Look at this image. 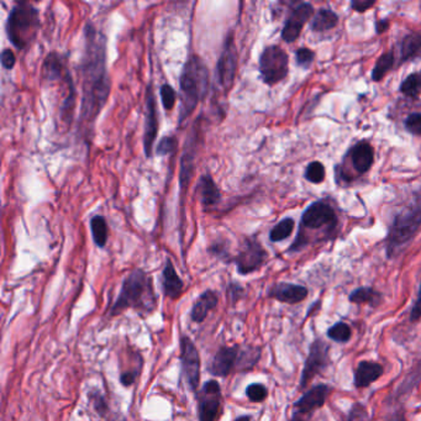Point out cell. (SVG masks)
Listing matches in <instances>:
<instances>
[{
  "label": "cell",
  "instance_id": "cell-11",
  "mask_svg": "<svg viewBox=\"0 0 421 421\" xmlns=\"http://www.w3.org/2000/svg\"><path fill=\"white\" fill-rule=\"evenodd\" d=\"M199 421H217L222 413L223 394L217 380L206 382L197 394Z\"/></svg>",
  "mask_w": 421,
  "mask_h": 421
},
{
  "label": "cell",
  "instance_id": "cell-38",
  "mask_svg": "<svg viewBox=\"0 0 421 421\" xmlns=\"http://www.w3.org/2000/svg\"><path fill=\"white\" fill-rule=\"evenodd\" d=\"M160 93H161L163 108L166 109L167 111L172 110L175 107V100H177V93L173 89V87L169 85H163Z\"/></svg>",
  "mask_w": 421,
  "mask_h": 421
},
{
  "label": "cell",
  "instance_id": "cell-17",
  "mask_svg": "<svg viewBox=\"0 0 421 421\" xmlns=\"http://www.w3.org/2000/svg\"><path fill=\"white\" fill-rule=\"evenodd\" d=\"M197 124H194L192 133L189 135V139L186 142L184 153L182 156L181 172H180V187L181 191H186L189 183L192 181L193 173H194V166H195V157L198 152L199 130Z\"/></svg>",
  "mask_w": 421,
  "mask_h": 421
},
{
  "label": "cell",
  "instance_id": "cell-7",
  "mask_svg": "<svg viewBox=\"0 0 421 421\" xmlns=\"http://www.w3.org/2000/svg\"><path fill=\"white\" fill-rule=\"evenodd\" d=\"M259 68L263 83L276 85L288 76V54L277 45L267 46L259 56Z\"/></svg>",
  "mask_w": 421,
  "mask_h": 421
},
{
  "label": "cell",
  "instance_id": "cell-13",
  "mask_svg": "<svg viewBox=\"0 0 421 421\" xmlns=\"http://www.w3.org/2000/svg\"><path fill=\"white\" fill-rule=\"evenodd\" d=\"M337 225V215L334 208L326 202H315L309 205L303 213L301 228L319 230L323 228L335 229Z\"/></svg>",
  "mask_w": 421,
  "mask_h": 421
},
{
  "label": "cell",
  "instance_id": "cell-5",
  "mask_svg": "<svg viewBox=\"0 0 421 421\" xmlns=\"http://www.w3.org/2000/svg\"><path fill=\"white\" fill-rule=\"evenodd\" d=\"M40 30L39 10L29 3L14 6L6 21V34L14 47L26 50L35 41Z\"/></svg>",
  "mask_w": 421,
  "mask_h": 421
},
{
  "label": "cell",
  "instance_id": "cell-32",
  "mask_svg": "<svg viewBox=\"0 0 421 421\" xmlns=\"http://www.w3.org/2000/svg\"><path fill=\"white\" fill-rule=\"evenodd\" d=\"M294 219L292 217H285L271 230L270 233V240L272 242H281L283 240H287L289 236L294 230Z\"/></svg>",
  "mask_w": 421,
  "mask_h": 421
},
{
  "label": "cell",
  "instance_id": "cell-43",
  "mask_svg": "<svg viewBox=\"0 0 421 421\" xmlns=\"http://www.w3.org/2000/svg\"><path fill=\"white\" fill-rule=\"evenodd\" d=\"M15 54L12 52L10 48H6L1 54V65L6 69H12V67L15 66Z\"/></svg>",
  "mask_w": 421,
  "mask_h": 421
},
{
  "label": "cell",
  "instance_id": "cell-31",
  "mask_svg": "<svg viewBox=\"0 0 421 421\" xmlns=\"http://www.w3.org/2000/svg\"><path fill=\"white\" fill-rule=\"evenodd\" d=\"M326 336L337 343H347L352 337V330L345 321H337L326 331Z\"/></svg>",
  "mask_w": 421,
  "mask_h": 421
},
{
  "label": "cell",
  "instance_id": "cell-23",
  "mask_svg": "<svg viewBox=\"0 0 421 421\" xmlns=\"http://www.w3.org/2000/svg\"><path fill=\"white\" fill-rule=\"evenodd\" d=\"M195 194L204 208H211L222 200V193L210 175H203L199 178Z\"/></svg>",
  "mask_w": 421,
  "mask_h": 421
},
{
  "label": "cell",
  "instance_id": "cell-2",
  "mask_svg": "<svg viewBox=\"0 0 421 421\" xmlns=\"http://www.w3.org/2000/svg\"><path fill=\"white\" fill-rule=\"evenodd\" d=\"M157 307V295L150 274L144 270H133L127 274L121 285L110 315H119L127 309H133L142 315L152 314Z\"/></svg>",
  "mask_w": 421,
  "mask_h": 421
},
{
  "label": "cell",
  "instance_id": "cell-10",
  "mask_svg": "<svg viewBox=\"0 0 421 421\" xmlns=\"http://www.w3.org/2000/svg\"><path fill=\"white\" fill-rule=\"evenodd\" d=\"M268 259V252L256 237H246L233 261L241 276L259 271Z\"/></svg>",
  "mask_w": 421,
  "mask_h": 421
},
{
  "label": "cell",
  "instance_id": "cell-33",
  "mask_svg": "<svg viewBox=\"0 0 421 421\" xmlns=\"http://www.w3.org/2000/svg\"><path fill=\"white\" fill-rule=\"evenodd\" d=\"M304 177L307 182L314 183V184H319L321 182L325 181L326 169L325 166L319 161H313L309 163L304 172Z\"/></svg>",
  "mask_w": 421,
  "mask_h": 421
},
{
  "label": "cell",
  "instance_id": "cell-39",
  "mask_svg": "<svg viewBox=\"0 0 421 421\" xmlns=\"http://www.w3.org/2000/svg\"><path fill=\"white\" fill-rule=\"evenodd\" d=\"M404 127L408 133L414 136H421V113L408 115L404 121Z\"/></svg>",
  "mask_w": 421,
  "mask_h": 421
},
{
  "label": "cell",
  "instance_id": "cell-42",
  "mask_svg": "<svg viewBox=\"0 0 421 421\" xmlns=\"http://www.w3.org/2000/svg\"><path fill=\"white\" fill-rule=\"evenodd\" d=\"M421 320V282L419 285V292H418V296H416L415 303L413 304L411 310H410V321L413 324H415L418 321Z\"/></svg>",
  "mask_w": 421,
  "mask_h": 421
},
{
  "label": "cell",
  "instance_id": "cell-12",
  "mask_svg": "<svg viewBox=\"0 0 421 421\" xmlns=\"http://www.w3.org/2000/svg\"><path fill=\"white\" fill-rule=\"evenodd\" d=\"M180 349H181L180 358H181L182 372L186 377L191 391L197 393L200 385V355L198 349L191 337L183 335L180 341Z\"/></svg>",
  "mask_w": 421,
  "mask_h": 421
},
{
  "label": "cell",
  "instance_id": "cell-35",
  "mask_svg": "<svg viewBox=\"0 0 421 421\" xmlns=\"http://www.w3.org/2000/svg\"><path fill=\"white\" fill-rule=\"evenodd\" d=\"M295 60H296L298 66L304 69H309V67L313 65L314 60H315V52L307 47L298 48L295 52Z\"/></svg>",
  "mask_w": 421,
  "mask_h": 421
},
{
  "label": "cell",
  "instance_id": "cell-16",
  "mask_svg": "<svg viewBox=\"0 0 421 421\" xmlns=\"http://www.w3.org/2000/svg\"><path fill=\"white\" fill-rule=\"evenodd\" d=\"M158 133V115H157L156 96L149 85L146 89V116H144V155L147 158L152 157L153 144Z\"/></svg>",
  "mask_w": 421,
  "mask_h": 421
},
{
  "label": "cell",
  "instance_id": "cell-45",
  "mask_svg": "<svg viewBox=\"0 0 421 421\" xmlns=\"http://www.w3.org/2000/svg\"><path fill=\"white\" fill-rule=\"evenodd\" d=\"M388 28H389V21H388L387 19L378 20V21L376 23V30H377V34H383V32L388 30Z\"/></svg>",
  "mask_w": 421,
  "mask_h": 421
},
{
  "label": "cell",
  "instance_id": "cell-24",
  "mask_svg": "<svg viewBox=\"0 0 421 421\" xmlns=\"http://www.w3.org/2000/svg\"><path fill=\"white\" fill-rule=\"evenodd\" d=\"M43 77L47 80H58L71 77V73L67 69L65 60L61 54L52 52L47 54L46 60L43 62Z\"/></svg>",
  "mask_w": 421,
  "mask_h": 421
},
{
  "label": "cell",
  "instance_id": "cell-40",
  "mask_svg": "<svg viewBox=\"0 0 421 421\" xmlns=\"http://www.w3.org/2000/svg\"><path fill=\"white\" fill-rule=\"evenodd\" d=\"M89 399L91 404L94 407L96 413L100 416H105L109 413V405L105 400V398L102 397L99 391H91L89 393Z\"/></svg>",
  "mask_w": 421,
  "mask_h": 421
},
{
  "label": "cell",
  "instance_id": "cell-44",
  "mask_svg": "<svg viewBox=\"0 0 421 421\" xmlns=\"http://www.w3.org/2000/svg\"><path fill=\"white\" fill-rule=\"evenodd\" d=\"M376 4V0H354L351 1V8L352 10H355L357 12H367L369 8Z\"/></svg>",
  "mask_w": 421,
  "mask_h": 421
},
{
  "label": "cell",
  "instance_id": "cell-18",
  "mask_svg": "<svg viewBox=\"0 0 421 421\" xmlns=\"http://www.w3.org/2000/svg\"><path fill=\"white\" fill-rule=\"evenodd\" d=\"M307 294H309V290L307 287L288 282L276 283L267 292L268 298L283 303V304H290V305H295V304H299L301 301H305Z\"/></svg>",
  "mask_w": 421,
  "mask_h": 421
},
{
  "label": "cell",
  "instance_id": "cell-34",
  "mask_svg": "<svg viewBox=\"0 0 421 421\" xmlns=\"http://www.w3.org/2000/svg\"><path fill=\"white\" fill-rule=\"evenodd\" d=\"M246 396L252 403H262L268 397V389L262 383H252L247 387Z\"/></svg>",
  "mask_w": 421,
  "mask_h": 421
},
{
  "label": "cell",
  "instance_id": "cell-26",
  "mask_svg": "<svg viewBox=\"0 0 421 421\" xmlns=\"http://www.w3.org/2000/svg\"><path fill=\"white\" fill-rule=\"evenodd\" d=\"M338 21H340V18L336 12L331 9L321 8L312 20L310 29L314 32H326V31L335 29L338 25Z\"/></svg>",
  "mask_w": 421,
  "mask_h": 421
},
{
  "label": "cell",
  "instance_id": "cell-3",
  "mask_svg": "<svg viewBox=\"0 0 421 421\" xmlns=\"http://www.w3.org/2000/svg\"><path fill=\"white\" fill-rule=\"evenodd\" d=\"M181 111L180 124H183L197 109L209 91L208 67L197 54H192L183 67L180 79Z\"/></svg>",
  "mask_w": 421,
  "mask_h": 421
},
{
  "label": "cell",
  "instance_id": "cell-46",
  "mask_svg": "<svg viewBox=\"0 0 421 421\" xmlns=\"http://www.w3.org/2000/svg\"><path fill=\"white\" fill-rule=\"evenodd\" d=\"M234 421H251V416L250 415H242L236 418Z\"/></svg>",
  "mask_w": 421,
  "mask_h": 421
},
{
  "label": "cell",
  "instance_id": "cell-25",
  "mask_svg": "<svg viewBox=\"0 0 421 421\" xmlns=\"http://www.w3.org/2000/svg\"><path fill=\"white\" fill-rule=\"evenodd\" d=\"M421 58V32L411 31L405 35L400 43V60L399 65L409 61Z\"/></svg>",
  "mask_w": 421,
  "mask_h": 421
},
{
  "label": "cell",
  "instance_id": "cell-21",
  "mask_svg": "<svg viewBox=\"0 0 421 421\" xmlns=\"http://www.w3.org/2000/svg\"><path fill=\"white\" fill-rule=\"evenodd\" d=\"M219 304V295L215 290L208 289L204 293L199 295L198 299L194 301L191 310V320L195 324H202L206 319L208 314L214 310Z\"/></svg>",
  "mask_w": 421,
  "mask_h": 421
},
{
  "label": "cell",
  "instance_id": "cell-47",
  "mask_svg": "<svg viewBox=\"0 0 421 421\" xmlns=\"http://www.w3.org/2000/svg\"><path fill=\"white\" fill-rule=\"evenodd\" d=\"M109 421H127V419H125L124 416L115 415V416H113V418H111V419H110V420Z\"/></svg>",
  "mask_w": 421,
  "mask_h": 421
},
{
  "label": "cell",
  "instance_id": "cell-22",
  "mask_svg": "<svg viewBox=\"0 0 421 421\" xmlns=\"http://www.w3.org/2000/svg\"><path fill=\"white\" fill-rule=\"evenodd\" d=\"M162 288L164 295L172 301H177L184 290V283L175 272V266L169 259H166V265L163 268Z\"/></svg>",
  "mask_w": 421,
  "mask_h": 421
},
{
  "label": "cell",
  "instance_id": "cell-1",
  "mask_svg": "<svg viewBox=\"0 0 421 421\" xmlns=\"http://www.w3.org/2000/svg\"><path fill=\"white\" fill-rule=\"evenodd\" d=\"M107 57V37L88 23L85 29V51L79 66L82 78L80 124L87 135L91 133L110 94Z\"/></svg>",
  "mask_w": 421,
  "mask_h": 421
},
{
  "label": "cell",
  "instance_id": "cell-9",
  "mask_svg": "<svg viewBox=\"0 0 421 421\" xmlns=\"http://www.w3.org/2000/svg\"><path fill=\"white\" fill-rule=\"evenodd\" d=\"M332 388L330 385H313L307 391L303 393L296 402L293 403V410L290 415V421H310L314 413L323 408L326 403V399L330 396Z\"/></svg>",
  "mask_w": 421,
  "mask_h": 421
},
{
  "label": "cell",
  "instance_id": "cell-20",
  "mask_svg": "<svg viewBox=\"0 0 421 421\" xmlns=\"http://www.w3.org/2000/svg\"><path fill=\"white\" fill-rule=\"evenodd\" d=\"M385 374V367L378 362L363 360L358 362L354 372V385L357 389H365L374 385Z\"/></svg>",
  "mask_w": 421,
  "mask_h": 421
},
{
  "label": "cell",
  "instance_id": "cell-36",
  "mask_svg": "<svg viewBox=\"0 0 421 421\" xmlns=\"http://www.w3.org/2000/svg\"><path fill=\"white\" fill-rule=\"evenodd\" d=\"M178 147V141L173 136H164L161 141L158 142L157 146L156 153L157 156H167L173 153Z\"/></svg>",
  "mask_w": 421,
  "mask_h": 421
},
{
  "label": "cell",
  "instance_id": "cell-48",
  "mask_svg": "<svg viewBox=\"0 0 421 421\" xmlns=\"http://www.w3.org/2000/svg\"><path fill=\"white\" fill-rule=\"evenodd\" d=\"M421 73V72H420Z\"/></svg>",
  "mask_w": 421,
  "mask_h": 421
},
{
  "label": "cell",
  "instance_id": "cell-14",
  "mask_svg": "<svg viewBox=\"0 0 421 421\" xmlns=\"http://www.w3.org/2000/svg\"><path fill=\"white\" fill-rule=\"evenodd\" d=\"M237 72V50L233 37L226 39L217 65V82L220 89L229 91Z\"/></svg>",
  "mask_w": 421,
  "mask_h": 421
},
{
  "label": "cell",
  "instance_id": "cell-6",
  "mask_svg": "<svg viewBox=\"0 0 421 421\" xmlns=\"http://www.w3.org/2000/svg\"><path fill=\"white\" fill-rule=\"evenodd\" d=\"M259 349L255 346H222L213 357L208 369L213 376L228 377L234 371L250 372L259 363Z\"/></svg>",
  "mask_w": 421,
  "mask_h": 421
},
{
  "label": "cell",
  "instance_id": "cell-29",
  "mask_svg": "<svg viewBox=\"0 0 421 421\" xmlns=\"http://www.w3.org/2000/svg\"><path fill=\"white\" fill-rule=\"evenodd\" d=\"M91 230L94 244L99 248H104L108 242L109 234L108 223L105 217H100V215L91 217Z\"/></svg>",
  "mask_w": 421,
  "mask_h": 421
},
{
  "label": "cell",
  "instance_id": "cell-27",
  "mask_svg": "<svg viewBox=\"0 0 421 421\" xmlns=\"http://www.w3.org/2000/svg\"><path fill=\"white\" fill-rule=\"evenodd\" d=\"M382 293L372 287H360L351 292L349 295V303L352 304H366L372 307H377L382 303Z\"/></svg>",
  "mask_w": 421,
  "mask_h": 421
},
{
  "label": "cell",
  "instance_id": "cell-4",
  "mask_svg": "<svg viewBox=\"0 0 421 421\" xmlns=\"http://www.w3.org/2000/svg\"><path fill=\"white\" fill-rule=\"evenodd\" d=\"M421 228V191L416 193L410 204L394 217L385 239L388 259L397 257L409 245Z\"/></svg>",
  "mask_w": 421,
  "mask_h": 421
},
{
  "label": "cell",
  "instance_id": "cell-37",
  "mask_svg": "<svg viewBox=\"0 0 421 421\" xmlns=\"http://www.w3.org/2000/svg\"><path fill=\"white\" fill-rule=\"evenodd\" d=\"M345 421H371V416L365 404L354 403Z\"/></svg>",
  "mask_w": 421,
  "mask_h": 421
},
{
  "label": "cell",
  "instance_id": "cell-28",
  "mask_svg": "<svg viewBox=\"0 0 421 421\" xmlns=\"http://www.w3.org/2000/svg\"><path fill=\"white\" fill-rule=\"evenodd\" d=\"M394 65H396L394 51H388V52L382 54L376 62L374 71H372L374 82H380L388 73L391 72Z\"/></svg>",
  "mask_w": 421,
  "mask_h": 421
},
{
  "label": "cell",
  "instance_id": "cell-30",
  "mask_svg": "<svg viewBox=\"0 0 421 421\" xmlns=\"http://www.w3.org/2000/svg\"><path fill=\"white\" fill-rule=\"evenodd\" d=\"M399 91L407 98L418 99L421 93V73H411L399 87Z\"/></svg>",
  "mask_w": 421,
  "mask_h": 421
},
{
  "label": "cell",
  "instance_id": "cell-41",
  "mask_svg": "<svg viewBox=\"0 0 421 421\" xmlns=\"http://www.w3.org/2000/svg\"><path fill=\"white\" fill-rule=\"evenodd\" d=\"M244 295H245V289L242 288L240 284L230 283L228 290H226V296L231 304H236Z\"/></svg>",
  "mask_w": 421,
  "mask_h": 421
},
{
  "label": "cell",
  "instance_id": "cell-8",
  "mask_svg": "<svg viewBox=\"0 0 421 421\" xmlns=\"http://www.w3.org/2000/svg\"><path fill=\"white\" fill-rule=\"evenodd\" d=\"M330 363V345L323 338H315L309 347V354L301 371L299 391H305L315 377L325 372Z\"/></svg>",
  "mask_w": 421,
  "mask_h": 421
},
{
  "label": "cell",
  "instance_id": "cell-19",
  "mask_svg": "<svg viewBox=\"0 0 421 421\" xmlns=\"http://www.w3.org/2000/svg\"><path fill=\"white\" fill-rule=\"evenodd\" d=\"M346 158H349L356 173L365 175L374 166V149L367 141H361L349 149Z\"/></svg>",
  "mask_w": 421,
  "mask_h": 421
},
{
  "label": "cell",
  "instance_id": "cell-15",
  "mask_svg": "<svg viewBox=\"0 0 421 421\" xmlns=\"http://www.w3.org/2000/svg\"><path fill=\"white\" fill-rule=\"evenodd\" d=\"M314 8L310 3H301L295 6L290 12L288 18L284 23L282 30V39L285 43H292L301 36L303 28L313 17Z\"/></svg>",
  "mask_w": 421,
  "mask_h": 421
}]
</instances>
